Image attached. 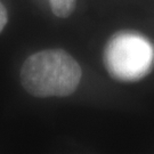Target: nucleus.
I'll return each instance as SVG.
<instances>
[{
  "label": "nucleus",
  "mask_w": 154,
  "mask_h": 154,
  "mask_svg": "<svg viewBox=\"0 0 154 154\" xmlns=\"http://www.w3.org/2000/svg\"><path fill=\"white\" fill-rule=\"evenodd\" d=\"M81 67L63 49H47L29 56L21 69V82L34 97H65L75 91Z\"/></svg>",
  "instance_id": "f257e3e1"
},
{
  "label": "nucleus",
  "mask_w": 154,
  "mask_h": 154,
  "mask_svg": "<svg viewBox=\"0 0 154 154\" xmlns=\"http://www.w3.org/2000/svg\"><path fill=\"white\" fill-rule=\"evenodd\" d=\"M104 65L119 81H138L153 69L154 45L137 32L116 33L105 46Z\"/></svg>",
  "instance_id": "f03ea898"
},
{
  "label": "nucleus",
  "mask_w": 154,
  "mask_h": 154,
  "mask_svg": "<svg viewBox=\"0 0 154 154\" xmlns=\"http://www.w3.org/2000/svg\"><path fill=\"white\" fill-rule=\"evenodd\" d=\"M49 4L55 16L66 18L73 13L77 0H49Z\"/></svg>",
  "instance_id": "7ed1b4c3"
},
{
  "label": "nucleus",
  "mask_w": 154,
  "mask_h": 154,
  "mask_svg": "<svg viewBox=\"0 0 154 154\" xmlns=\"http://www.w3.org/2000/svg\"><path fill=\"white\" fill-rule=\"evenodd\" d=\"M7 20H8V16H7V11H6L4 4L0 1V32L4 30V28L7 24Z\"/></svg>",
  "instance_id": "20e7f679"
}]
</instances>
